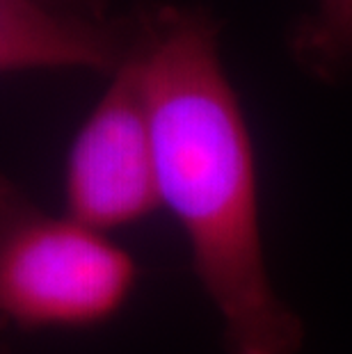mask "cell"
<instances>
[{
    "mask_svg": "<svg viewBox=\"0 0 352 354\" xmlns=\"http://www.w3.org/2000/svg\"><path fill=\"white\" fill-rule=\"evenodd\" d=\"M136 53L160 203L190 245L229 354H299L304 327L268 272L257 153L201 7H140Z\"/></svg>",
    "mask_w": 352,
    "mask_h": 354,
    "instance_id": "1",
    "label": "cell"
},
{
    "mask_svg": "<svg viewBox=\"0 0 352 354\" xmlns=\"http://www.w3.org/2000/svg\"><path fill=\"white\" fill-rule=\"evenodd\" d=\"M136 281L129 252L66 215H46L0 176V325H99L126 304Z\"/></svg>",
    "mask_w": 352,
    "mask_h": 354,
    "instance_id": "2",
    "label": "cell"
},
{
    "mask_svg": "<svg viewBox=\"0 0 352 354\" xmlns=\"http://www.w3.org/2000/svg\"><path fill=\"white\" fill-rule=\"evenodd\" d=\"M64 192L66 217L96 233L136 224L163 206L133 50L73 140Z\"/></svg>",
    "mask_w": 352,
    "mask_h": 354,
    "instance_id": "3",
    "label": "cell"
},
{
    "mask_svg": "<svg viewBox=\"0 0 352 354\" xmlns=\"http://www.w3.org/2000/svg\"><path fill=\"white\" fill-rule=\"evenodd\" d=\"M138 17L89 21L33 3L0 0V73L92 69L115 73L131 55Z\"/></svg>",
    "mask_w": 352,
    "mask_h": 354,
    "instance_id": "4",
    "label": "cell"
},
{
    "mask_svg": "<svg viewBox=\"0 0 352 354\" xmlns=\"http://www.w3.org/2000/svg\"><path fill=\"white\" fill-rule=\"evenodd\" d=\"M286 48L311 80H352V0H313L311 10L290 24Z\"/></svg>",
    "mask_w": 352,
    "mask_h": 354,
    "instance_id": "5",
    "label": "cell"
},
{
    "mask_svg": "<svg viewBox=\"0 0 352 354\" xmlns=\"http://www.w3.org/2000/svg\"><path fill=\"white\" fill-rule=\"evenodd\" d=\"M33 3L69 17L89 21H108V0H33Z\"/></svg>",
    "mask_w": 352,
    "mask_h": 354,
    "instance_id": "6",
    "label": "cell"
}]
</instances>
